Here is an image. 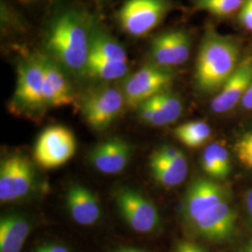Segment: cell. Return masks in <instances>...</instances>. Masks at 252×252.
<instances>
[{"instance_id": "25", "label": "cell", "mask_w": 252, "mask_h": 252, "mask_svg": "<svg viewBox=\"0 0 252 252\" xmlns=\"http://www.w3.org/2000/svg\"><path fill=\"white\" fill-rule=\"evenodd\" d=\"M234 151L244 166L252 169V131L245 133L237 139L234 143Z\"/></svg>"}, {"instance_id": "9", "label": "cell", "mask_w": 252, "mask_h": 252, "mask_svg": "<svg viewBox=\"0 0 252 252\" xmlns=\"http://www.w3.org/2000/svg\"><path fill=\"white\" fill-rule=\"evenodd\" d=\"M35 182V170L27 156L13 153L1 160V203L4 204L27 198L34 189Z\"/></svg>"}, {"instance_id": "14", "label": "cell", "mask_w": 252, "mask_h": 252, "mask_svg": "<svg viewBox=\"0 0 252 252\" xmlns=\"http://www.w3.org/2000/svg\"><path fill=\"white\" fill-rule=\"evenodd\" d=\"M42 54L44 68V99L47 108L72 104L75 99L72 86L63 67L46 53Z\"/></svg>"}, {"instance_id": "13", "label": "cell", "mask_w": 252, "mask_h": 252, "mask_svg": "<svg viewBox=\"0 0 252 252\" xmlns=\"http://www.w3.org/2000/svg\"><path fill=\"white\" fill-rule=\"evenodd\" d=\"M252 82V56L246 57L238 64L219 94L212 100L210 108L215 113H225L240 104L245 93Z\"/></svg>"}, {"instance_id": "20", "label": "cell", "mask_w": 252, "mask_h": 252, "mask_svg": "<svg viewBox=\"0 0 252 252\" xmlns=\"http://www.w3.org/2000/svg\"><path fill=\"white\" fill-rule=\"evenodd\" d=\"M90 56L127 62V54L124 46L94 21H93L91 33Z\"/></svg>"}, {"instance_id": "27", "label": "cell", "mask_w": 252, "mask_h": 252, "mask_svg": "<svg viewBox=\"0 0 252 252\" xmlns=\"http://www.w3.org/2000/svg\"><path fill=\"white\" fill-rule=\"evenodd\" d=\"M34 252H70V251L62 244L47 243L38 246Z\"/></svg>"}, {"instance_id": "16", "label": "cell", "mask_w": 252, "mask_h": 252, "mask_svg": "<svg viewBox=\"0 0 252 252\" xmlns=\"http://www.w3.org/2000/svg\"><path fill=\"white\" fill-rule=\"evenodd\" d=\"M139 121L152 126H164L176 122L182 114L180 98L168 90L146 100L137 108Z\"/></svg>"}, {"instance_id": "8", "label": "cell", "mask_w": 252, "mask_h": 252, "mask_svg": "<svg viewBox=\"0 0 252 252\" xmlns=\"http://www.w3.org/2000/svg\"><path fill=\"white\" fill-rule=\"evenodd\" d=\"M76 150V137L70 129L63 126H49L36 139L34 159L42 168L54 169L68 162Z\"/></svg>"}, {"instance_id": "2", "label": "cell", "mask_w": 252, "mask_h": 252, "mask_svg": "<svg viewBox=\"0 0 252 252\" xmlns=\"http://www.w3.org/2000/svg\"><path fill=\"white\" fill-rule=\"evenodd\" d=\"M240 62V47L235 39L207 30L201 41L195 66L199 90L207 94L220 92Z\"/></svg>"}, {"instance_id": "15", "label": "cell", "mask_w": 252, "mask_h": 252, "mask_svg": "<svg viewBox=\"0 0 252 252\" xmlns=\"http://www.w3.org/2000/svg\"><path fill=\"white\" fill-rule=\"evenodd\" d=\"M235 220L234 209L224 201L200 217L191 226L201 237L211 242H221L234 233Z\"/></svg>"}, {"instance_id": "21", "label": "cell", "mask_w": 252, "mask_h": 252, "mask_svg": "<svg viewBox=\"0 0 252 252\" xmlns=\"http://www.w3.org/2000/svg\"><path fill=\"white\" fill-rule=\"evenodd\" d=\"M201 164L204 171L215 179H224L231 171L230 155L225 147L220 143L207 146L202 155Z\"/></svg>"}, {"instance_id": "7", "label": "cell", "mask_w": 252, "mask_h": 252, "mask_svg": "<svg viewBox=\"0 0 252 252\" xmlns=\"http://www.w3.org/2000/svg\"><path fill=\"white\" fill-rule=\"evenodd\" d=\"M173 81L171 70L152 63H147L135 72L128 75L121 86L126 106L136 108L146 100L168 90Z\"/></svg>"}, {"instance_id": "4", "label": "cell", "mask_w": 252, "mask_h": 252, "mask_svg": "<svg viewBox=\"0 0 252 252\" xmlns=\"http://www.w3.org/2000/svg\"><path fill=\"white\" fill-rule=\"evenodd\" d=\"M126 106V98L121 88L110 85L90 89L81 100V114L87 125L95 131L108 129Z\"/></svg>"}, {"instance_id": "24", "label": "cell", "mask_w": 252, "mask_h": 252, "mask_svg": "<svg viewBox=\"0 0 252 252\" xmlns=\"http://www.w3.org/2000/svg\"><path fill=\"white\" fill-rule=\"evenodd\" d=\"M193 6L218 17H228L239 12L246 0H192Z\"/></svg>"}, {"instance_id": "1", "label": "cell", "mask_w": 252, "mask_h": 252, "mask_svg": "<svg viewBox=\"0 0 252 252\" xmlns=\"http://www.w3.org/2000/svg\"><path fill=\"white\" fill-rule=\"evenodd\" d=\"M93 21L79 9H65L51 22L46 35V54L66 72L86 76Z\"/></svg>"}, {"instance_id": "3", "label": "cell", "mask_w": 252, "mask_h": 252, "mask_svg": "<svg viewBox=\"0 0 252 252\" xmlns=\"http://www.w3.org/2000/svg\"><path fill=\"white\" fill-rule=\"evenodd\" d=\"M17 85L11 109L26 116H40L46 109L42 54H33L19 63Z\"/></svg>"}, {"instance_id": "28", "label": "cell", "mask_w": 252, "mask_h": 252, "mask_svg": "<svg viewBox=\"0 0 252 252\" xmlns=\"http://www.w3.org/2000/svg\"><path fill=\"white\" fill-rule=\"evenodd\" d=\"M175 252H207L201 246L191 242H181L176 248Z\"/></svg>"}, {"instance_id": "26", "label": "cell", "mask_w": 252, "mask_h": 252, "mask_svg": "<svg viewBox=\"0 0 252 252\" xmlns=\"http://www.w3.org/2000/svg\"><path fill=\"white\" fill-rule=\"evenodd\" d=\"M238 20L243 27L252 32V0H246L238 12Z\"/></svg>"}, {"instance_id": "12", "label": "cell", "mask_w": 252, "mask_h": 252, "mask_svg": "<svg viewBox=\"0 0 252 252\" xmlns=\"http://www.w3.org/2000/svg\"><path fill=\"white\" fill-rule=\"evenodd\" d=\"M132 153L133 147L129 142L112 137L95 145L88 153V161L102 174L116 175L126 169Z\"/></svg>"}, {"instance_id": "30", "label": "cell", "mask_w": 252, "mask_h": 252, "mask_svg": "<svg viewBox=\"0 0 252 252\" xmlns=\"http://www.w3.org/2000/svg\"><path fill=\"white\" fill-rule=\"evenodd\" d=\"M112 252H148L143 249L135 248V247H128V246H123L115 249Z\"/></svg>"}, {"instance_id": "29", "label": "cell", "mask_w": 252, "mask_h": 252, "mask_svg": "<svg viewBox=\"0 0 252 252\" xmlns=\"http://www.w3.org/2000/svg\"><path fill=\"white\" fill-rule=\"evenodd\" d=\"M242 108L247 110H252V82L244 94L243 98L240 102Z\"/></svg>"}, {"instance_id": "6", "label": "cell", "mask_w": 252, "mask_h": 252, "mask_svg": "<svg viewBox=\"0 0 252 252\" xmlns=\"http://www.w3.org/2000/svg\"><path fill=\"white\" fill-rule=\"evenodd\" d=\"M114 197L121 216L136 233L150 234L160 227L158 208L140 191L122 187L116 190Z\"/></svg>"}, {"instance_id": "23", "label": "cell", "mask_w": 252, "mask_h": 252, "mask_svg": "<svg viewBox=\"0 0 252 252\" xmlns=\"http://www.w3.org/2000/svg\"><path fill=\"white\" fill-rule=\"evenodd\" d=\"M174 135L189 148H199L206 144L211 137V128L206 122L192 121L178 126Z\"/></svg>"}, {"instance_id": "18", "label": "cell", "mask_w": 252, "mask_h": 252, "mask_svg": "<svg viewBox=\"0 0 252 252\" xmlns=\"http://www.w3.org/2000/svg\"><path fill=\"white\" fill-rule=\"evenodd\" d=\"M32 224L27 217L12 212L0 220V252H22Z\"/></svg>"}, {"instance_id": "11", "label": "cell", "mask_w": 252, "mask_h": 252, "mask_svg": "<svg viewBox=\"0 0 252 252\" xmlns=\"http://www.w3.org/2000/svg\"><path fill=\"white\" fill-rule=\"evenodd\" d=\"M226 201L224 189L216 182L206 179L194 180L186 193L183 212L191 225L207 211Z\"/></svg>"}, {"instance_id": "17", "label": "cell", "mask_w": 252, "mask_h": 252, "mask_svg": "<svg viewBox=\"0 0 252 252\" xmlns=\"http://www.w3.org/2000/svg\"><path fill=\"white\" fill-rule=\"evenodd\" d=\"M65 206L73 220L81 226L95 224L102 215L96 196L80 184H73L67 189Z\"/></svg>"}, {"instance_id": "5", "label": "cell", "mask_w": 252, "mask_h": 252, "mask_svg": "<svg viewBox=\"0 0 252 252\" xmlns=\"http://www.w3.org/2000/svg\"><path fill=\"white\" fill-rule=\"evenodd\" d=\"M169 9V0H126L118 12V22L126 34L141 37L162 23Z\"/></svg>"}, {"instance_id": "10", "label": "cell", "mask_w": 252, "mask_h": 252, "mask_svg": "<svg viewBox=\"0 0 252 252\" xmlns=\"http://www.w3.org/2000/svg\"><path fill=\"white\" fill-rule=\"evenodd\" d=\"M191 37L185 30L174 29L154 36L150 46L151 63L171 70L189 59Z\"/></svg>"}, {"instance_id": "32", "label": "cell", "mask_w": 252, "mask_h": 252, "mask_svg": "<svg viewBox=\"0 0 252 252\" xmlns=\"http://www.w3.org/2000/svg\"><path fill=\"white\" fill-rule=\"evenodd\" d=\"M252 252V240L248 245V247L246 248V252Z\"/></svg>"}, {"instance_id": "19", "label": "cell", "mask_w": 252, "mask_h": 252, "mask_svg": "<svg viewBox=\"0 0 252 252\" xmlns=\"http://www.w3.org/2000/svg\"><path fill=\"white\" fill-rule=\"evenodd\" d=\"M150 168L153 179L164 187H175L186 180L188 175V162L182 153L177 158L167 161L150 156Z\"/></svg>"}, {"instance_id": "31", "label": "cell", "mask_w": 252, "mask_h": 252, "mask_svg": "<svg viewBox=\"0 0 252 252\" xmlns=\"http://www.w3.org/2000/svg\"><path fill=\"white\" fill-rule=\"evenodd\" d=\"M246 207L249 215L252 219V189H250L246 196Z\"/></svg>"}, {"instance_id": "22", "label": "cell", "mask_w": 252, "mask_h": 252, "mask_svg": "<svg viewBox=\"0 0 252 252\" xmlns=\"http://www.w3.org/2000/svg\"><path fill=\"white\" fill-rule=\"evenodd\" d=\"M127 62L111 61L95 56H90L86 69V76L100 81H117L128 76Z\"/></svg>"}]
</instances>
